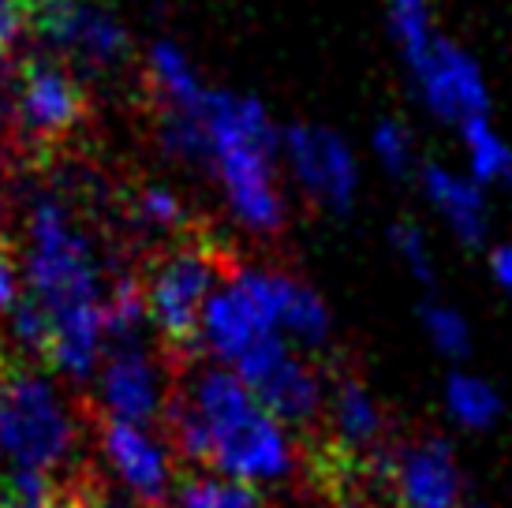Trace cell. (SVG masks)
Listing matches in <instances>:
<instances>
[{
	"label": "cell",
	"instance_id": "1",
	"mask_svg": "<svg viewBox=\"0 0 512 508\" xmlns=\"http://www.w3.org/2000/svg\"><path fill=\"white\" fill-rule=\"evenodd\" d=\"M202 124L210 135V165L225 187L228 206L251 232L273 236L285 228V195L277 184L281 131L258 98L206 90Z\"/></svg>",
	"mask_w": 512,
	"mask_h": 508
},
{
	"label": "cell",
	"instance_id": "2",
	"mask_svg": "<svg viewBox=\"0 0 512 508\" xmlns=\"http://www.w3.org/2000/svg\"><path fill=\"white\" fill-rule=\"evenodd\" d=\"M187 393L210 430L214 445L210 471L255 486H277L299 471L296 430L281 423L232 367L206 370Z\"/></svg>",
	"mask_w": 512,
	"mask_h": 508
},
{
	"label": "cell",
	"instance_id": "3",
	"mask_svg": "<svg viewBox=\"0 0 512 508\" xmlns=\"http://www.w3.org/2000/svg\"><path fill=\"white\" fill-rule=\"evenodd\" d=\"M232 269H236L232 254L217 240H206L202 225L176 232L169 247L146 258L143 273H139L146 318L157 325L169 359L187 363L191 355L206 348L202 344V311H206V299L214 296V288Z\"/></svg>",
	"mask_w": 512,
	"mask_h": 508
},
{
	"label": "cell",
	"instance_id": "4",
	"mask_svg": "<svg viewBox=\"0 0 512 508\" xmlns=\"http://www.w3.org/2000/svg\"><path fill=\"white\" fill-rule=\"evenodd\" d=\"M90 120V94L68 64L27 57L15 64L8 146L30 169H45Z\"/></svg>",
	"mask_w": 512,
	"mask_h": 508
},
{
	"label": "cell",
	"instance_id": "5",
	"mask_svg": "<svg viewBox=\"0 0 512 508\" xmlns=\"http://www.w3.org/2000/svg\"><path fill=\"white\" fill-rule=\"evenodd\" d=\"M0 449L19 464V471L45 479L68 471V456L75 449V426L57 396L12 359L0 363Z\"/></svg>",
	"mask_w": 512,
	"mask_h": 508
},
{
	"label": "cell",
	"instance_id": "6",
	"mask_svg": "<svg viewBox=\"0 0 512 508\" xmlns=\"http://www.w3.org/2000/svg\"><path fill=\"white\" fill-rule=\"evenodd\" d=\"M30 236H34V247H30L27 284L49 318L105 303L98 296V266H94L90 243L72 225L60 202L53 198L38 202V210L30 217Z\"/></svg>",
	"mask_w": 512,
	"mask_h": 508
},
{
	"label": "cell",
	"instance_id": "7",
	"mask_svg": "<svg viewBox=\"0 0 512 508\" xmlns=\"http://www.w3.org/2000/svg\"><path fill=\"white\" fill-rule=\"evenodd\" d=\"M240 374L266 408L292 430H307L326 415L329 389L314 363H307L285 333H270L236 359Z\"/></svg>",
	"mask_w": 512,
	"mask_h": 508
},
{
	"label": "cell",
	"instance_id": "8",
	"mask_svg": "<svg viewBox=\"0 0 512 508\" xmlns=\"http://www.w3.org/2000/svg\"><path fill=\"white\" fill-rule=\"evenodd\" d=\"M412 75L415 98L438 124L460 127L468 120L490 116V83L479 57L460 42L441 34L438 42L423 49L419 57L404 60Z\"/></svg>",
	"mask_w": 512,
	"mask_h": 508
},
{
	"label": "cell",
	"instance_id": "9",
	"mask_svg": "<svg viewBox=\"0 0 512 508\" xmlns=\"http://www.w3.org/2000/svg\"><path fill=\"white\" fill-rule=\"evenodd\" d=\"M281 157L303 195L329 213H348L359 198V161L352 146L322 124H292L281 131Z\"/></svg>",
	"mask_w": 512,
	"mask_h": 508
},
{
	"label": "cell",
	"instance_id": "10",
	"mask_svg": "<svg viewBox=\"0 0 512 508\" xmlns=\"http://www.w3.org/2000/svg\"><path fill=\"white\" fill-rule=\"evenodd\" d=\"M378 467L389 479L397 508H468V482L445 438H412L389 452H378Z\"/></svg>",
	"mask_w": 512,
	"mask_h": 508
},
{
	"label": "cell",
	"instance_id": "11",
	"mask_svg": "<svg viewBox=\"0 0 512 508\" xmlns=\"http://www.w3.org/2000/svg\"><path fill=\"white\" fill-rule=\"evenodd\" d=\"M34 30L86 64H120L128 57V30L113 12L86 0H53L34 8Z\"/></svg>",
	"mask_w": 512,
	"mask_h": 508
},
{
	"label": "cell",
	"instance_id": "12",
	"mask_svg": "<svg viewBox=\"0 0 512 508\" xmlns=\"http://www.w3.org/2000/svg\"><path fill=\"white\" fill-rule=\"evenodd\" d=\"M94 426H98V441L109 464L120 471V479L128 482V490L139 497L143 508H169V464L165 452L146 438L143 430L128 419H120L113 411L94 408Z\"/></svg>",
	"mask_w": 512,
	"mask_h": 508
},
{
	"label": "cell",
	"instance_id": "13",
	"mask_svg": "<svg viewBox=\"0 0 512 508\" xmlns=\"http://www.w3.org/2000/svg\"><path fill=\"white\" fill-rule=\"evenodd\" d=\"M419 187L427 195L430 210L441 217V225L464 247H479L490 236V198L471 172L449 169V165H423Z\"/></svg>",
	"mask_w": 512,
	"mask_h": 508
},
{
	"label": "cell",
	"instance_id": "14",
	"mask_svg": "<svg viewBox=\"0 0 512 508\" xmlns=\"http://www.w3.org/2000/svg\"><path fill=\"white\" fill-rule=\"evenodd\" d=\"M101 393L105 408L128 419V423H150L161 415V393H157V374L131 340L116 344L105 374H101Z\"/></svg>",
	"mask_w": 512,
	"mask_h": 508
},
{
	"label": "cell",
	"instance_id": "15",
	"mask_svg": "<svg viewBox=\"0 0 512 508\" xmlns=\"http://www.w3.org/2000/svg\"><path fill=\"white\" fill-rule=\"evenodd\" d=\"M329 426L344 449L378 452L385 441V408L359 378H337L326 404Z\"/></svg>",
	"mask_w": 512,
	"mask_h": 508
},
{
	"label": "cell",
	"instance_id": "16",
	"mask_svg": "<svg viewBox=\"0 0 512 508\" xmlns=\"http://www.w3.org/2000/svg\"><path fill=\"white\" fill-rule=\"evenodd\" d=\"M277 322H281V333L303 352H318L333 337V314H329L326 299L285 269L277 281Z\"/></svg>",
	"mask_w": 512,
	"mask_h": 508
},
{
	"label": "cell",
	"instance_id": "17",
	"mask_svg": "<svg viewBox=\"0 0 512 508\" xmlns=\"http://www.w3.org/2000/svg\"><path fill=\"white\" fill-rule=\"evenodd\" d=\"M441 408L449 415V423L468 430V434H483L494 430L501 423V393L483 378V374H471V370H453L445 378L441 389Z\"/></svg>",
	"mask_w": 512,
	"mask_h": 508
},
{
	"label": "cell",
	"instance_id": "18",
	"mask_svg": "<svg viewBox=\"0 0 512 508\" xmlns=\"http://www.w3.org/2000/svg\"><path fill=\"white\" fill-rule=\"evenodd\" d=\"M172 508H273L255 482L232 479L221 471H191L180 475L172 490Z\"/></svg>",
	"mask_w": 512,
	"mask_h": 508
},
{
	"label": "cell",
	"instance_id": "19",
	"mask_svg": "<svg viewBox=\"0 0 512 508\" xmlns=\"http://www.w3.org/2000/svg\"><path fill=\"white\" fill-rule=\"evenodd\" d=\"M460 146H464V172H471L483 187L512 191V142L490 124V116L460 127Z\"/></svg>",
	"mask_w": 512,
	"mask_h": 508
},
{
	"label": "cell",
	"instance_id": "20",
	"mask_svg": "<svg viewBox=\"0 0 512 508\" xmlns=\"http://www.w3.org/2000/svg\"><path fill=\"white\" fill-rule=\"evenodd\" d=\"M150 90H154V105H172L187 113H199L206 98V86L199 83L191 60L172 42H157L150 49Z\"/></svg>",
	"mask_w": 512,
	"mask_h": 508
},
{
	"label": "cell",
	"instance_id": "21",
	"mask_svg": "<svg viewBox=\"0 0 512 508\" xmlns=\"http://www.w3.org/2000/svg\"><path fill=\"white\" fill-rule=\"evenodd\" d=\"M385 30L400 49V57H419L441 38L434 0H385Z\"/></svg>",
	"mask_w": 512,
	"mask_h": 508
},
{
	"label": "cell",
	"instance_id": "22",
	"mask_svg": "<svg viewBox=\"0 0 512 508\" xmlns=\"http://www.w3.org/2000/svg\"><path fill=\"white\" fill-rule=\"evenodd\" d=\"M419 322H423V333H427L430 348L445 359H464L471 355V322L456 311L453 303H438L430 299L419 311Z\"/></svg>",
	"mask_w": 512,
	"mask_h": 508
},
{
	"label": "cell",
	"instance_id": "23",
	"mask_svg": "<svg viewBox=\"0 0 512 508\" xmlns=\"http://www.w3.org/2000/svg\"><path fill=\"white\" fill-rule=\"evenodd\" d=\"M370 154L389 176H412L419 150H415V135L408 124H400L397 116H382L374 131H370Z\"/></svg>",
	"mask_w": 512,
	"mask_h": 508
},
{
	"label": "cell",
	"instance_id": "24",
	"mask_svg": "<svg viewBox=\"0 0 512 508\" xmlns=\"http://www.w3.org/2000/svg\"><path fill=\"white\" fill-rule=\"evenodd\" d=\"M389 247L415 281H434V251H430V240L419 228V221H408V217L393 221L389 225Z\"/></svg>",
	"mask_w": 512,
	"mask_h": 508
},
{
	"label": "cell",
	"instance_id": "25",
	"mask_svg": "<svg viewBox=\"0 0 512 508\" xmlns=\"http://www.w3.org/2000/svg\"><path fill=\"white\" fill-rule=\"evenodd\" d=\"M135 210L143 213L146 221L169 228V232H187V228H195V221H191L184 210V202L172 195V191H165V187H143L139 198H135Z\"/></svg>",
	"mask_w": 512,
	"mask_h": 508
},
{
	"label": "cell",
	"instance_id": "26",
	"mask_svg": "<svg viewBox=\"0 0 512 508\" xmlns=\"http://www.w3.org/2000/svg\"><path fill=\"white\" fill-rule=\"evenodd\" d=\"M27 30H34V0H0V64L12 60Z\"/></svg>",
	"mask_w": 512,
	"mask_h": 508
},
{
	"label": "cell",
	"instance_id": "27",
	"mask_svg": "<svg viewBox=\"0 0 512 508\" xmlns=\"http://www.w3.org/2000/svg\"><path fill=\"white\" fill-rule=\"evenodd\" d=\"M490 277L512 299V243H501V247L490 251Z\"/></svg>",
	"mask_w": 512,
	"mask_h": 508
},
{
	"label": "cell",
	"instance_id": "28",
	"mask_svg": "<svg viewBox=\"0 0 512 508\" xmlns=\"http://www.w3.org/2000/svg\"><path fill=\"white\" fill-rule=\"evenodd\" d=\"M12 505L15 508H64V505H57L53 497H45V494H38V497H15Z\"/></svg>",
	"mask_w": 512,
	"mask_h": 508
},
{
	"label": "cell",
	"instance_id": "29",
	"mask_svg": "<svg viewBox=\"0 0 512 508\" xmlns=\"http://www.w3.org/2000/svg\"><path fill=\"white\" fill-rule=\"evenodd\" d=\"M105 508H143V505H128V501H113V497H109V505Z\"/></svg>",
	"mask_w": 512,
	"mask_h": 508
},
{
	"label": "cell",
	"instance_id": "30",
	"mask_svg": "<svg viewBox=\"0 0 512 508\" xmlns=\"http://www.w3.org/2000/svg\"><path fill=\"white\" fill-rule=\"evenodd\" d=\"M0 225H4V198H0ZM0 243H4V236H0Z\"/></svg>",
	"mask_w": 512,
	"mask_h": 508
},
{
	"label": "cell",
	"instance_id": "31",
	"mask_svg": "<svg viewBox=\"0 0 512 508\" xmlns=\"http://www.w3.org/2000/svg\"><path fill=\"white\" fill-rule=\"evenodd\" d=\"M0 508H15V505H12V501H4V497H0Z\"/></svg>",
	"mask_w": 512,
	"mask_h": 508
},
{
	"label": "cell",
	"instance_id": "32",
	"mask_svg": "<svg viewBox=\"0 0 512 508\" xmlns=\"http://www.w3.org/2000/svg\"><path fill=\"white\" fill-rule=\"evenodd\" d=\"M42 4H53V0H34V8H42Z\"/></svg>",
	"mask_w": 512,
	"mask_h": 508
},
{
	"label": "cell",
	"instance_id": "33",
	"mask_svg": "<svg viewBox=\"0 0 512 508\" xmlns=\"http://www.w3.org/2000/svg\"><path fill=\"white\" fill-rule=\"evenodd\" d=\"M468 508H486V505H475V501H471V505Z\"/></svg>",
	"mask_w": 512,
	"mask_h": 508
}]
</instances>
